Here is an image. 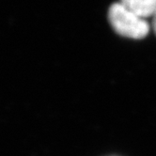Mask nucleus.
Instances as JSON below:
<instances>
[{
  "label": "nucleus",
  "instance_id": "obj_1",
  "mask_svg": "<svg viewBox=\"0 0 156 156\" xmlns=\"http://www.w3.org/2000/svg\"><path fill=\"white\" fill-rule=\"evenodd\" d=\"M108 20L118 34L131 39H143L150 31V26L144 18L136 15L120 2L109 8Z\"/></svg>",
  "mask_w": 156,
  "mask_h": 156
},
{
  "label": "nucleus",
  "instance_id": "obj_3",
  "mask_svg": "<svg viewBox=\"0 0 156 156\" xmlns=\"http://www.w3.org/2000/svg\"><path fill=\"white\" fill-rule=\"evenodd\" d=\"M152 27H153L154 32H155V34H156V12H155V13L152 16Z\"/></svg>",
  "mask_w": 156,
  "mask_h": 156
},
{
  "label": "nucleus",
  "instance_id": "obj_2",
  "mask_svg": "<svg viewBox=\"0 0 156 156\" xmlns=\"http://www.w3.org/2000/svg\"><path fill=\"white\" fill-rule=\"evenodd\" d=\"M119 2L144 19L150 16L152 17L156 12V0H120Z\"/></svg>",
  "mask_w": 156,
  "mask_h": 156
}]
</instances>
